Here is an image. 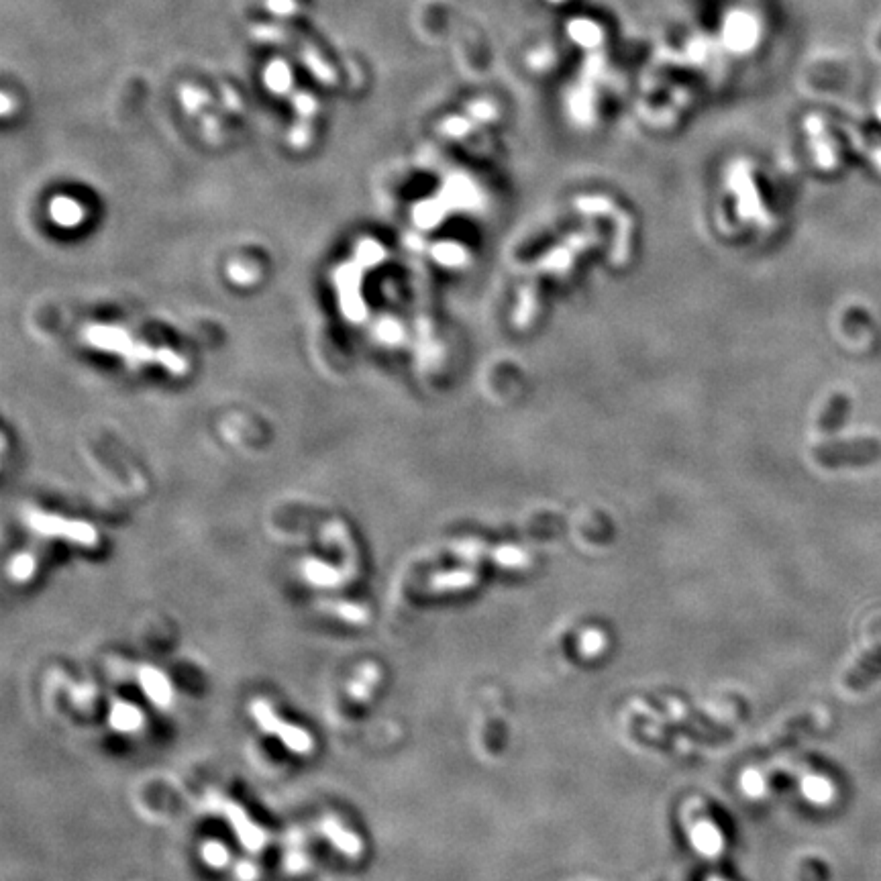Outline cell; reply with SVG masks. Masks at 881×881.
I'll return each mask as SVG.
<instances>
[{"mask_svg": "<svg viewBox=\"0 0 881 881\" xmlns=\"http://www.w3.org/2000/svg\"><path fill=\"white\" fill-rule=\"evenodd\" d=\"M879 678H881V641L869 647L863 653V657L851 667V671L847 673L845 686L853 692H861L867 690Z\"/></svg>", "mask_w": 881, "mask_h": 881, "instance_id": "6da1fadb", "label": "cell"}]
</instances>
